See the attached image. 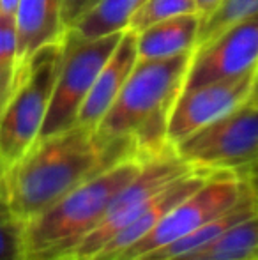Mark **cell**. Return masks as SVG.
<instances>
[{"instance_id": "2", "label": "cell", "mask_w": 258, "mask_h": 260, "mask_svg": "<svg viewBox=\"0 0 258 260\" xmlns=\"http://www.w3.org/2000/svg\"><path fill=\"white\" fill-rule=\"evenodd\" d=\"M195 52L170 58H138L121 94L96 133L104 144H128L138 156L151 157L173 147L168 119L184 89Z\"/></svg>"}, {"instance_id": "21", "label": "cell", "mask_w": 258, "mask_h": 260, "mask_svg": "<svg viewBox=\"0 0 258 260\" xmlns=\"http://www.w3.org/2000/svg\"><path fill=\"white\" fill-rule=\"evenodd\" d=\"M239 174L246 179V182H248L249 189H251L253 197H255V200L258 204V161L248 165V167L242 168V170H239Z\"/></svg>"}, {"instance_id": "10", "label": "cell", "mask_w": 258, "mask_h": 260, "mask_svg": "<svg viewBox=\"0 0 258 260\" xmlns=\"http://www.w3.org/2000/svg\"><path fill=\"white\" fill-rule=\"evenodd\" d=\"M138 62L136 50V32L126 30L121 43L114 50L112 57L103 66V69L97 75L92 89L89 90L82 108L78 112L76 124L85 126L89 129H97L99 122L104 119L108 110L115 103V100L121 94L122 87L128 82L134 64Z\"/></svg>"}, {"instance_id": "16", "label": "cell", "mask_w": 258, "mask_h": 260, "mask_svg": "<svg viewBox=\"0 0 258 260\" xmlns=\"http://www.w3.org/2000/svg\"><path fill=\"white\" fill-rule=\"evenodd\" d=\"M258 14V0H223L200 25L198 46L207 45L232 25ZM196 46V48H198Z\"/></svg>"}, {"instance_id": "3", "label": "cell", "mask_w": 258, "mask_h": 260, "mask_svg": "<svg viewBox=\"0 0 258 260\" xmlns=\"http://www.w3.org/2000/svg\"><path fill=\"white\" fill-rule=\"evenodd\" d=\"M147 157H122L23 223L21 260H71L85 236L99 223L115 195L133 181Z\"/></svg>"}, {"instance_id": "8", "label": "cell", "mask_w": 258, "mask_h": 260, "mask_svg": "<svg viewBox=\"0 0 258 260\" xmlns=\"http://www.w3.org/2000/svg\"><path fill=\"white\" fill-rule=\"evenodd\" d=\"M258 68V14L232 25L193 53L184 89L239 78Z\"/></svg>"}, {"instance_id": "14", "label": "cell", "mask_w": 258, "mask_h": 260, "mask_svg": "<svg viewBox=\"0 0 258 260\" xmlns=\"http://www.w3.org/2000/svg\"><path fill=\"white\" fill-rule=\"evenodd\" d=\"M179 260H258V212Z\"/></svg>"}, {"instance_id": "17", "label": "cell", "mask_w": 258, "mask_h": 260, "mask_svg": "<svg viewBox=\"0 0 258 260\" xmlns=\"http://www.w3.org/2000/svg\"><path fill=\"white\" fill-rule=\"evenodd\" d=\"M16 87V28L14 20L0 14V112Z\"/></svg>"}, {"instance_id": "18", "label": "cell", "mask_w": 258, "mask_h": 260, "mask_svg": "<svg viewBox=\"0 0 258 260\" xmlns=\"http://www.w3.org/2000/svg\"><path fill=\"white\" fill-rule=\"evenodd\" d=\"M198 14L196 0H147L129 21V30L141 32L143 28L182 14Z\"/></svg>"}, {"instance_id": "20", "label": "cell", "mask_w": 258, "mask_h": 260, "mask_svg": "<svg viewBox=\"0 0 258 260\" xmlns=\"http://www.w3.org/2000/svg\"><path fill=\"white\" fill-rule=\"evenodd\" d=\"M101 0H62V21L67 30L75 28Z\"/></svg>"}, {"instance_id": "1", "label": "cell", "mask_w": 258, "mask_h": 260, "mask_svg": "<svg viewBox=\"0 0 258 260\" xmlns=\"http://www.w3.org/2000/svg\"><path fill=\"white\" fill-rule=\"evenodd\" d=\"M133 154L131 145L104 144L96 129L78 124L38 140L7 175V211L27 223L101 170Z\"/></svg>"}, {"instance_id": "7", "label": "cell", "mask_w": 258, "mask_h": 260, "mask_svg": "<svg viewBox=\"0 0 258 260\" xmlns=\"http://www.w3.org/2000/svg\"><path fill=\"white\" fill-rule=\"evenodd\" d=\"M248 191V182L239 172L216 170L196 191L170 209L147 236L141 237L115 260H136L145 253L173 243L209 219L216 218L217 214L228 211Z\"/></svg>"}, {"instance_id": "5", "label": "cell", "mask_w": 258, "mask_h": 260, "mask_svg": "<svg viewBox=\"0 0 258 260\" xmlns=\"http://www.w3.org/2000/svg\"><path fill=\"white\" fill-rule=\"evenodd\" d=\"M126 30L96 39H80L67 30L59 75L53 87L52 101L38 140L59 135L76 126L78 112L92 89L97 75L112 57Z\"/></svg>"}, {"instance_id": "23", "label": "cell", "mask_w": 258, "mask_h": 260, "mask_svg": "<svg viewBox=\"0 0 258 260\" xmlns=\"http://www.w3.org/2000/svg\"><path fill=\"white\" fill-rule=\"evenodd\" d=\"M18 4H20V0H0V14H2V16H7V18H13L14 20Z\"/></svg>"}, {"instance_id": "11", "label": "cell", "mask_w": 258, "mask_h": 260, "mask_svg": "<svg viewBox=\"0 0 258 260\" xmlns=\"http://www.w3.org/2000/svg\"><path fill=\"white\" fill-rule=\"evenodd\" d=\"M14 28L18 73L43 46L64 41L67 28L62 21V0H20Z\"/></svg>"}, {"instance_id": "15", "label": "cell", "mask_w": 258, "mask_h": 260, "mask_svg": "<svg viewBox=\"0 0 258 260\" xmlns=\"http://www.w3.org/2000/svg\"><path fill=\"white\" fill-rule=\"evenodd\" d=\"M147 0H101L71 32L80 39H96L128 30L133 14Z\"/></svg>"}, {"instance_id": "9", "label": "cell", "mask_w": 258, "mask_h": 260, "mask_svg": "<svg viewBox=\"0 0 258 260\" xmlns=\"http://www.w3.org/2000/svg\"><path fill=\"white\" fill-rule=\"evenodd\" d=\"M255 73L239 78L203 83L195 89L182 90L175 100L168 119V142H182L195 131L205 127L219 117L230 113L249 100L255 83Z\"/></svg>"}, {"instance_id": "6", "label": "cell", "mask_w": 258, "mask_h": 260, "mask_svg": "<svg viewBox=\"0 0 258 260\" xmlns=\"http://www.w3.org/2000/svg\"><path fill=\"white\" fill-rule=\"evenodd\" d=\"M186 163L209 170H242L258 161V101L249 98L230 113L173 145Z\"/></svg>"}, {"instance_id": "4", "label": "cell", "mask_w": 258, "mask_h": 260, "mask_svg": "<svg viewBox=\"0 0 258 260\" xmlns=\"http://www.w3.org/2000/svg\"><path fill=\"white\" fill-rule=\"evenodd\" d=\"M64 53V41L46 45L16 73V87L0 112V189L6 179L38 142L52 101Z\"/></svg>"}, {"instance_id": "24", "label": "cell", "mask_w": 258, "mask_h": 260, "mask_svg": "<svg viewBox=\"0 0 258 260\" xmlns=\"http://www.w3.org/2000/svg\"><path fill=\"white\" fill-rule=\"evenodd\" d=\"M251 100L258 101V68H256V75H255V83H253V90H251Z\"/></svg>"}, {"instance_id": "12", "label": "cell", "mask_w": 258, "mask_h": 260, "mask_svg": "<svg viewBox=\"0 0 258 260\" xmlns=\"http://www.w3.org/2000/svg\"><path fill=\"white\" fill-rule=\"evenodd\" d=\"M200 25L202 16L195 13L168 18L136 32L138 58H170L186 52H195L198 46Z\"/></svg>"}, {"instance_id": "22", "label": "cell", "mask_w": 258, "mask_h": 260, "mask_svg": "<svg viewBox=\"0 0 258 260\" xmlns=\"http://www.w3.org/2000/svg\"><path fill=\"white\" fill-rule=\"evenodd\" d=\"M223 0H196V6H198V14L202 16V20L205 16H209L214 9H216Z\"/></svg>"}, {"instance_id": "13", "label": "cell", "mask_w": 258, "mask_h": 260, "mask_svg": "<svg viewBox=\"0 0 258 260\" xmlns=\"http://www.w3.org/2000/svg\"><path fill=\"white\" fill-rule=\"evenodd\" d=\"M258 212V204L253 197L251 189L239 200L235 206H232L228 211L217 214L216 218L209 219L207 223L200 225L198 229H195L193 232L186 234V236L179 237L177 241L165 246L158 248V250L151 251V253H145L143 257L136 260H179L188 257L190 253L200 250L202 246H205L207 243H210L212 239H216L217 236L228 230L230 226H234L235 223L242 221V219H248L249 216L256 214Z\"/></svg>"}, {"instance_id": "19", "label": "cell", "mask_w": 258, "mask_h": 260, "mask_svg": "<svg viewBox=\"0 0 258 260\" xmlns=\"http://www.w3.org/2000/svg\"><path fill=\"white\" fill-rule=\"evenodd\" d=\"M20 223L7 209H0V260H21Z\"/></svg>"}, {"instance_id": "25", "label": "cell", "mask_w": 258, "mask_h": 260, "mask_svg": "<svg viewBox=\"0 0 258 260\" xmlns=\"http://www.w3.org/2000/svg\"><path fill=\"white\" fill-rule=\"evenodd\" d=\"M0 209H7V206H6V199H4L2 189H0Z\"/></svg>"}]
</instances>
